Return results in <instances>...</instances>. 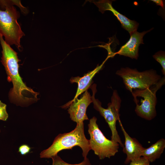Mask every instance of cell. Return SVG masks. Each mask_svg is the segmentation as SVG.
I'll return each instance as SVG.
<instances>
[{
  "instance_id": "obj_8",
  "label": "cell",
  "mask_w": 165,
  "mask_h": 165,
  "mask_svg": "<svg viewBox=\"0 0 165 165\" xmlns=\"http://www.w3.org/2000/svg\"><path fill=\"white\" fill-rule=\"evenodd\" d=\"M92 102V96L87 90L80 98H76L72 100L62 108L69 106L68 111L70 118L78 124L89 119L86 114V110L88 106Z\"/></svg>"
},
{
  "instance_id": "obj_11",
  "label": "cell",
  "mask_w": 165,
  "mask_h": 165,
  "mask_svg": "<svg viewBox=\"0 0 165 165\" xmlns=\"http://www.w3.org/2000/svg\"><path fill=\"white\" fill-rule=\"evenodd\" d=\"M112 2L108 1H100L97 3V5L101 11L107 10L111 11L119 21L123 28L127 31L130 34L137 31L139 23L135 21L130 20L118 12L112 6Z\"/></svg>"
},
{
  "instance_id": "obj_14",
  "label": "cell",
  "mask_w": 165,
  "mask_h": 165,
  "mask_svg": "<svg viewBox=\"0 0 165 165\" xmlns=\"http://www.w3.org/2000/svg\"><path fill=\"white\" fill-rule=\"evenodd\" d=\"M51 158L53 160L52 165H91L87 157L84 158L81 163L75 164H71L65 162L57 155L54 156Z\"/></svg>"
},
{
  "instance_id": "obj_15",
  "label": "cell",
  "mask_w": 165,
  "mask_h": 165,
  "mask_svg": "<svg viewBox=\"0 0 165 165\" xmlns=\"http://www.w3.org/2000/svg\"><path fill=\"white\" fill-rule=\"evenodd\" d=\"M153 58L159 63L162 67V72L165 76V53L163 51H160L156 53L153 56Z\"/></svg>"
},
{
  "instance_id": "obj_9",
  "label": "cell",
  "mask_w": 165,
  "mask_h": 165,
  "mask_svg": "<svg viewBox=\"0 0 165 165\" xmlns=\"http://www.w3.org/2000/svg\"><path fill=\"white\" fill-rule=\"evenodd\" d=\"M125 137V143L123 151L127 155L124 163L127 164L131 161L142 156L145 148L135 138L131 137L126 131L120 120L118 121Z\"/></svg>"
},
{
  "instance_id": "obj_4",
  "label": "cell",
  "mask_w": 165,
  "mask_h": 165,
  "mask_svg": "<svg viewBox=\"0 0 165 165\" xmlns=\"http://www.w3.org/2000/svg\"><path fill=\"white\" fill-rule=\"evenodd\" d=\"M165 84L164 76L157 82L147 88L132 91L136 105L135 111L138 116L148 120L152 119L156 116V93Z\"/></svg>"
},
{
  "instance_id": "obj_10",
  "label": "cell",
  "mask_w": 165,
  "mask_h": 165,
  "mask_svg": "<svg viewBox=\"0 0 165 165\" xmlns=\"http://www.w3.org/2000/svg\"><path fill=\"white\" fill-rule=\"evenodd\" d=\"M152 29H151L142 32H139L136 31L130 34V37L129 41L121 47L116 53L137 59L139 56V46L141 44H144L143 37Z\"/></svg>"
},
{
  "instance_id": "obj_18",
  "label": "cell",
  "mask_w": 165,
  "mask_h": 165,
  "mask_svg": "<svg viewBox=\"0 0 165 165\" xmlns=\"http://www.w3.org/2000/svg\"><path fill=\"white\" fill-rule=\"evenodd\" d=\"M31 148L28 145L24 144L20 146L19 148L18 152L22 155H24L28 153L30 150Z\"/></svg>"
},
{
  "instance_id": "obj_6",
  "label": "cell",
  "mask_w": 165,
  "mask_h": 165,
  "mask_svg": "<svg viewBox=\"0 0 165 165\" xmlns=\"http://www.w3.org/2000/svg\"><path fill=\"white\" fill-rule=\"evenodd\" d=\"M116 74L122 79L126 89L130 92L135 90H143L157 82L162 78L153 69L142 72L127 67L117 70Z\"/></svg>"
},
{
  "instance_id": "obj_1",
  "label": "cell",
  "mask_w": 165,
  "mask_h": 165,
  "mask_svg": "<svg viewBox=\"0 0 165 165\" xmlns=\"http://www.w3.org/2000/svg\"><path fill=\"white\" fill-rule=\"evenodd\" d=\"M0 42L2 49L1 61L7 75L8 81L12 82L13 86L9 93L10 100L18 104L37 100L38 93L28 87L20 75L18 62L20 60L17 53L6 42L0 33Z\"/></svg>"
},
{
  "instance_id": "obj_7",
  "label": "cell",
  "mask_w": 165,
  "mask_h": 165,
  "mask_svg": "<svg viewBox=\"0 0 165 165\" xmlns=\"http://www.w3.org/2000/svg\"><path fill=\"white\" fill-rule=\"evenodd\" d=\"M97 121V118L94 116L90 119L88 124L91 149L100 160L110 158L118 152L119 145L105 137L99 128Z\"/></svg>"
},
{
  "instance_id": "obj_19",
  "label": "cell",
  "mask_w": 165,
  "mask_h": 165,
  "mask_svg": "<svg viewBox=\"0 0 165 165\" xmlns=\"http://www.w3.org/2000/svg\"><path fill=\"white\" fill-rule=\"evenodd\" d=\"M151 1L155 2L157 5L160 6L163 8H164V3L162 0H152Z\"/></svg>"
},
{
  "instance_id": "obj_3",
  "label": "cell",
  "mask_w": 165,
  "mask_h": 165,
  "mask_svg": "<svg viewBox=\"0 0 165 165\" xmlns=\"http://www.w3.org/2000/svg\"><path fill=\"white\" fill-rule=\"evenodd\" d=\"M78 146L82 150V155L86 158L91 150L89 140L86 137L83 122L77 124L75 128L71 132L59 134L55 138L52 145L48 148L41 152V158H50L62 150L72 149Z\"/></svg>"
},
{
  "instance_id": "obj_16",
  "label": "cell",
  "mask_w": 165,
  "mask_h": 165,
  "mask_svg": "<svg viewBox=\"0 0 165 165\" xmlns=\"http://www.w3.org/2000/svg\"><path fill=\"white\" fill-rule=\"evenodd\" d=\"M6 105L0 101V120L6 121L8 117L6 111Z\"/></svg>"
},
{
  "instance_id": "obj_20",
  "label": "cell",
  "mask_w": 165,
  "mask_h": 165,
  "mask_svg": "<svg viewBox=\"0 0 165 165\" xmlns=\"http://www.w3.org/2000/svg\"><path fill=\"white\" fill-rule=\"evenodd\" d=\"M0 132H1V130H0Z\"/></svg>"
},
{
  "instance_id": "obj_13",
  "label": "cell",
  "mask_w": 165,
  "mask_h": 165,
  "mask_svg": "<svg viewBox=\"0 0 165 165\" xmlns=\"http://www.w3.org/2000/svg\"><path fill=\"white\" fill-rule=\"evenodd\" d=\"M165 148V140L161 138L149 147L143 149L142 156L147 159L150 162L155 161L159 159Z\"/></svg>"
},
{
  "instance_id": "obj_17",
  "label": "cell",
  "mask_w": 165,
  "mask_h": 165,
  "mask_svg": "<svg viewBox=\"0 0 165 165\" xmlns=\"http://www.w3.org/2000/svg\"><path fill=\"white\" fill-rule=\"evenodd\" d=\"M150 163L147 159L141 156L138 159L131 161L129 165H150Z\"/></svg>"
},
{
  "instance_id": "obj_2",
  "label": "cell",
  "mask_w": 165,
  "mask_h": 165,
  "mask_svg": "<svg viewBox=\"0 0 165 165\" xmlns=\"http://www.w3.org/2000/svg\"><path fill=\"white\" fill-rule=\"evenodd\" d=\"M17 3V0H0V33L7 43L21 51V39L25 34L18 22L20 13L13 6Z\"/></svg>"
},
{
  "instance_id": "obj_5",
  "label": "cell",
  "mask_w": 165,
  "mask_h": 165,
  "mask_svg": "<svg viewBox=\"0 0 165 165\" xmlns=\"http://www.w3.org/2000/svg\"><path fill=\"white\" fill-rule=\"evenodd\" d=\"M92 90L94 107L99 112L108 124L112 132L111 140L114 142L118 143L123 148L124 145L118 134L116 126L117 121L120 120L119 112L122 101L117 90H115L113 91L111 98V102L108 104V108H105L101 106V102L95 97V94L97 91L96 85L94 84L92 87Z\"/></svg>"
},
{
  "instance_id": "obj_12",
  "label": "cell",
  "mask_w": 165,
  "mask_h": 165,
  "mask_svg": "<svg viewBox=\"0 0 165 165\" xmlns=\"http://www.w3.org/2000/svg\"><path fill=\"white\" fill-rule=\"evenodd\" d=\"M103 64L100 66H97L93 70L85 74L82 77L77 76L72 77L70 79L72 83L74 82L78 84V88L75 95L73 99L77 98L82 93L87 90L92 83V79L101 69Z\"/></svg>"
}]
</instances>
